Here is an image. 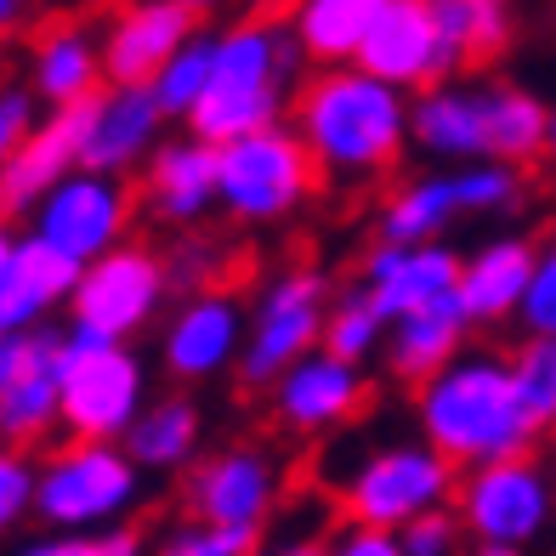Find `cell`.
I'll return each instance as SVG.
<instances>
[{
  "label": "cell",
  "mask_w": 556,
  "mask_h": 556,
  "mask_svg": "<svg viewBox=\"0 0 556 556\" xmlns=\"http://www.w3.org/2000/svg\"><path fill=\"white\" fill-rule=\"evenodd\" d=\"M262 556H330V540H313V534H290V540L267 545Z\"/></svg>",
  "instance_id": "cell-44"
},
{
  "label": "cell",
  "mask_w": 556,
  "mask_h": 556,
  "mask_svg": "<svg viewBox=\"0 0 556 556\" xmlns=\"http://www.w3.org/2000/svg\"><path fill=\"white\" fill-rule=\"evenodd\" d=\"M387 336H392V324L387 313L375 307V295L364 285H352L336 295V307H330V330H324V352H336L341 364H369L375 352H387Z\"/></svg>",
  "instance_id": "cell-32"
},
{
  "label": "cell",
  "mask_w": 556,
  "mask_h": 556,
  "mask_svg": "<svg viewBox=\"0 0 556 556\" xmlns=\"http://www.w3.org/2000/svg\"><path fill=\"white\" fill-rule=\"evenodd\" d=\"M40 125H46V114H40V97L29 86H7V91H0V160L17 154Z\"/></svg>",
  "instance_id": "cell-41"
},
{
  "label": "cell",
  "mask_w": 556,
  "mask_h": 556,
  "mask_svg": "<svg viewBox=\"0 0 556 556\" xmlns=\"http://www.w3.org/2000/svg\"><path fill=\"white\" fill-rule=\"evenodd\" d=\"M352 68H364V74H375V80L397 86L403 97L448 86L454 58L443 46L438 12L426 7V0H375V23H369L364 52H358Z\"/></svg>",
  "instance_id": "cell-15"
},
{
  "label": "cell",
  "mask_w": 556,
  "mask_h": 556,
  "mask_svg": "<svg viewBox=\"0 0 556 556\" xmlns=\"http://www.w3.org/2000/svg\"><path fill=\"white\" fill-rule=\"evenodd\" d=\"M460 534H466L460 517H454V511H438V517L415 522L409 534H397V540H403V551H409V556H454V551H460Z\"/></svg>",
  "instance_id": "cell-42"
},
{
  "label": "cell",
  "mask_w": 556,
  "mask_h": 556,
  "mask_svg": "<svg viewBox=\"0 0 556 556\" xmlns=\"http://www.w3.org/2000/svg\"><path fill=\"white\" fill-rule=\"evenodd\" d=\"M454 199H460V216L511 211L517 199H522V176H517V165L477 160V165H466V170H454Z\"/></svg>",
  "instance_id": "cell-34"
},
{
  "label": "cell",
  "mask_w": 556,
  "mask_h": 556,
  "mask_svg": "<svg viewBox=\"0 0 556 556\" xmlns=\"http://www.w3.org/2000/svg\"><path fill=\"white\" fill-rule=\"evenodd\" d=\"M137 188L125 176H97V170H74L68 182L46 199L29 216V233L40 244H52L58 256L74 267H91L114 256L119 244H131V222H137Z\"/></svg>",
  "instance_id": "cell-12"
},
{
  "label": "cell",
  "mask_w": 556,
  "mask_h": 556,
  "mask_svg": "<svg viewBox=\"0 0 556 556\" xmlns=\"http://www.w3.org/2000/svg\"><path fill=\"white\" fill-rule=\"evenodd\" d=\"M278 500H285V466L262 443H227V448L205 454L182 483V505L193 522L250 534V540H262Z\"/></svg>",
  "instance_id": "cell-11"
},
{
  "label": "cell",
  "mask_w": 556,
  "mask_h": 556,
  "mask_svg": "<svg viewBox=\"0 0 556 556\" xmlns=\"http://www.w3.org/2000/svg\"><path fill=\"white\" fill-rule=\"evenodd\" d=\"M199 29L205 23H199V7H188V0H137V7H119L103 29L109 86H154Z\"/></svg>",
  "instance_id": "cell-16"
},
{
  "label": "cell",
  "mask_w": 556,
  "mask_h": 556,
  "mask_svg": "<svg viewBox=\"0 0 556 556\" xmlns=\"http://www.w3.org/2000/svg\"><path fill=\"white\" fill-rule=\"evenodd\" d=\"M415 426L460 471L528 460L540 438V426L517 392L511 352H494V346H466L443 375L415 387Z\"/></svg>",
  "instance_id": "cell-2"
},
{
  "label": "cell",
  "mask_w": 556,
  "mask_h": 556,
  "mask_svg": "<svg viewBox=\"0 0 556 556\" xmlns=\"http://www.w3.org/2000/svg\"><path fill=\"white\" fill-rule=\"evenodd\" d=\"M489 109V160L500 165H528L551 148V103H540L517 80H489L483 86Z\"/></svg>",
  "instance_id": "cell-28"
},
{
  "label": "cell",
  "mask_w": 556,
  "mask_h": 556,
  "mask_svg": "<svg viewBox=\"0 0 556 556\" xmlns=\"http://www.w3.org/2000/svg\"><path fill=\"white\" fill-rule=\"evenodd\" d=\"M17 556H142V540L131 528H119V534H40Z\"/></svg>",
  "instance_id": "cell-39"
},
{
  "label": "cell",
  "mask_w": 556,
  "mask_h": 556,
  "mask_svg": "<svg viewBox=\"0 0 556 556\" xmlns=\"http://www.w3.org/2000/svg\"><path fill=\"white\" fill-rule=\"evenodd\" d=\"M80 148H86V109L68 114H46V125L0 160V211L7 216H35L74 170H80Z\"/></svg>",
  "instance_id": "cell-23"
},
{
  "label": "cell",
  "mask_w": 556,
  "mask_h": 556,
  "mask_svg": "<svg viewBox=\"0 0 556 556\" xmlns=\"http://www.w3.org/2000/svg\"><path fill=\"white\" fill-rule=\"evenodd\" d=\"M216 267H222L216 244H211V239H199V233L176 239V244L165 250L170 290H182V301H188V295H205V290H222V285H216Z\"/></svg>",
  "instance_id": "cell-36"
},
{
  "label": "cell",
  "mask_w": 556,
  "mask_h": 556,
  "mask_svg": "<svg viewBox=\"0 0 556 556\" xmlns=\"http://www.w3.org/2000/svg\"><path fill=\"white\" fill-rule=\"evenodd\" d=\"M540 250L534 239L522 233H500L489 244H477L466 267H460V307L471 324H505L522 313L528 285H534V267H540Z\"/></svg>",
  "instance_id": "cell-24"
},
{
  "label": "cell",
  "mask_w": 556,
  "mask_h": 556,
  "mask_svg": "<svg viewBox=\"0 0 556 556\" xmlns=\"http://www.w3.org/2000/svg\"><path fill=\"white\" fill-rule=\"evenodd\" d=\"M170 295V273H165V250L154 244H119L114 256L91 262L80 273V290L68 301V330L103 336L114 346H131V336H142L154 313Z\"/></svg>",
  "instance_id": "cell-9"
},
{
  "label": "cell",
  "mask_w": 556,
  "mask_h": 556,
  "mask_svg": "<svg viewBox=\"0 0 556 556\" xmlns=\"http://www.w3.org/2000/svg\"><path fill=\"white\" fill-rule=\"evenodd\" d=\"M244 341H250V307L233 290H205L176 301V313L160 330V364L170 381H216V375L244 364Z\"/></svg>",
  "instance_id": "cell-14"
},
{
  "label": "cell",
  "mask_w": 556,
  "mask_h": 556,
  "mask_svg": "<svg viewBox=\"0 0 556 556\" xmlns=\"http://www.w3.org/2000/svg\"><path fill=\"white\" fill-rule=\"evenodd\" d=\"M290 131L324 182H381L415 148V97L364 68H313L290 109Z\"/></svg>",
  "instance_id": "cell-1"
},
{
  "label": "cell",
  "mask_w": 556,
  "mask_h": 556,
  "mask_svg": "<svg viewBox=\"0 0 556 556\" xmlns=\"http://www.w3.org/2000/svg\"><path fill=\"white\" fill-rule=\"evenodd\" d=\"M222 148L199 137H170L142 170V211L165 227H199L211 211H222Z\"/></svg>",
  "instance_id": "cell-22"
},
{
  "label": "cell",
  "mask_w": 556,
  "mask_h": 556,
  "mask_svg": "<svg viewBox=\"0 0 556 556\" xmlns=\"http://www.w3.org/2000/svg\"><path fill=\"white\" fill-rule=\"evenodd\" d=\"M318 165L301 148L290 125H273L244 142L222 148V216H233L239 227H273L290 222L307 199L318 193Z\"/></svg>",
  "instance_id": "cell-8"
},
{
  "label": "cell",
  "mask_w": 556,
  "mask_h": 556,
  "mask_svg": "<svg viewBox=\"0 0 556 556\" xmlns=\"http://www.w3.org/2000/svg\"><path fill=\"white\" fill-rule=\"evenodd\" d=\"M415 148L426 160H443L454 170H466L477 160H489V109L483 86L448 80L415 97Z\"/></svg>",
  "instance_id": "cell-25"
},
{
  "label": "cell",
  "mask_w": 556,
  "mask_h": 556,
  "mask_svg": "<svg viewBox=\"0 0 556 556\" xmlns=\"http://www.w3.org/2000/svg\"><path fill=\"white\" fill-rule=\"evenodd\" d=\"M199 438H205L199 403L188 392H165V397L148 403V415L137 420V432L125 438V448H131V460L142 471H182V466H193Z\"/></svg>",
  "instance_id": "cell-30"
},
{
  "label": "cell",
  "mask_w": 556,
  "mask_h": 556,
  "mask_svg": "<svg viewBox=\"0 0 556 556\" xmlns=\"http://www.w3.org/2000/svg\"><path fill=\"white\" fill-rule=\"evenodd\" d=\"M68 330L46 324L29 336H0V432L12 448L40 443L63 426Z\"/></svg>",
  "instance_id": "cell-13"
},
{
  "label": "cell",
  "mask_w": 556,
  "mask_h": 556,
  "mask_svg": "<svg viewBox=\"0 0 556 556\" xmlns=\"http://www.w3.org/2000/svg\"><path fill=\"white\" fill-rule=\"evenodd\" d=\"M454 517L477 545H505L528 551L556 517V483L551 466L528 460H500L483 471H460V494H454Z\"/></svg>",
  "instance_id": "cell-10"
},
{
  "label": "cell",
  "mask_w": 556,
  "mask_h": 556,
  "mask_svg": "<svg viewBox=\"0 0 556 556\" xmlns=\"http://www.w3.org/2000/svg\"><path fill=\"white\" fill-rule=\"evenodd\" d=\"M142 466L125 443H58L40 460L35 522L46 534H119L142 505Z\"/></svg>",
  "instance_id": "cell-5"
},
{
  "label": "cell",
  "mask_w": 556,
  "mask_h": 556,
  "mask_svg": "<svg viewBox=\"0 0 556 556\" xmlns=\"http://www.w3.org/2000/svg\"><path fill=\"white\" fill-rule=\"evenodd\" d=\"M165 142L170 137H165V109H160L154 86H109L97 103H86L80 170L131 176V170H148V160Z\"/></svg>",
  "instance_id": "cell-17"
},
{
  "label": "cell",
  "mask_w": 556,
  "mask_h": 556,
  "mask_svg": "<svg viewBox=\"0 0 556 556\" xmlns=\"http://www.w3.org/2000/svg\"><path fill=\"white\" fill-rule=\"evenodd\" d=\"M471 556H522V551H505V545H477Z\"/></svg>",
  "instance_id": "cell-45"
},
{
  "label": "cell",
  "mask_w": 556,
  "mask_h": 556,
  "mask_svg": "<svg viewBox=\"0 0 556 556\" xmlns=\"http://www.w3.org/2000/svg\"><path fill=\"white\" fill-rule=\"evenodd\" d=\"M460 267L466 256H454L448 244H381L375 239L364 250L358 285L375 295L387 324H397V318H415L426 307H438V301L460 295Z\"/></svg>",
  "instance_id": "cell-20"
},
{
  "label": "cell",
  "mask_w": 556,
  "mask_h": 556,
  "mask_svg": "<svg viewBox=\"0 0 556 556\" xmlns=\"http://www.w3.org/2000/svg\"><path fill=\"white\" fill-rule=\"evenodd\" d=\"M273 403V420L295 438H324V432H341L364 415L369 403V381L358 364H341L336 352H313L301 358L285 381L267 392Z\"/></svg>",
  "instance_id": "cell-19"
},
{
  "label": "cell",
  "mask_w": 556,
  "mask_h": 556,
  "mask_svg": "<svg viewBox=\"0 0 556 556\" xmlns=\"http://www.w3.org/2000/svg\"><path fill=\"white\" fill-rule=\"evenodd\" d=\"M511 369H517V392L528 403L534 426H556V341H522L511 352Z\"/></svg>",
  "instance_id": "cell-35"
},
{
  "label": "cell",
  "mask_w": 556,
  "mask_h": 556,
  "mask_svg": "<svg viewBox=\"0 0 556 556\" xmlns=\"http://www.w3.org/2000/svg\"><path fill=\"white\" fill-rule=\"evenodd\" d=\"M80 273L52 244H40L29 227L0 239V336H29L46 330V318L68 307L80 290Z\"/></svg>",
  "instance_id": "cell-18"
},
{
  "label": "cell",
  "mask_w": 556,
  "mask_h": 556,
  "mask_svg": "<svg viewBox=\"0 0 556 556\" xmlns=\"http://www.w3.org/2000/svg\"><path fill=\"white\" fill-rule=\"evenodd\" d=\"M545 160H556V103H551V148H545Z\"/></svg>",
  "instance_id": "cell-46"
},
{
  "label": "cell",
  "mask_w": 556,
  "mask_h": 556,
  "mask_svg": "<svg viewBox=\"0 0 556 556\" xmlns=\"http://www.w3.org/2000/svg\"><path fill=\"white\" fill-rule=\"evenodd\" d=\"M375 23V0H301L290 12V29L307 63L318 68H352L364 52V35Z\"/></svg>",
  "instance_id": "cell-29"
},
{
  "label": "cell",
  "mask_w": 556,
  "mask_h": 556,
  "mask_svg": "<svg viewBox=\"0 0 556 556\" xmlns=\"http://www.w3.org/2000/svg\"><path fill=\"white\" fill-rule=\"evenodd\" d=\"M154 556H262L250 534H227V528H211V522H176L170 534L160 540Z\"/></svg>",
  "instance_id": "cell-37"
},
{
  "label": "cell",
  "mask_w": 556,
  "mask_h": 556,
  "mask_svg": "<svg viewBox=\"0 0 556 556\" xmlns=\"http://www.w3.org/2000/svg\"><path fill=\"white\" fill-rule=\"evenodd\" d=\"M454 494H460V466L443 460L426 438L364 448L358 460H346L336 483L341 517L358 528H381V534H409L415 522L454 511Z\"/></svg>",
  "instance_id": "cell-4"
},
{
  "label": "cell",
  "mask_w": 556,
  "mask_h": 556,
  "mask_svg": "<svg viewBox=\"0 0 556 556\" xmlns=\"http://www.w3.org/2000/svg\"><path fill=\"white\" fill-rule=\"evenodd\" d=\"M148 369L137 346H114L103 336L68 330L63 375V432L74 443H125L148 415Z\"/></svg>",
  "instance_id": "cell-7"
},
{
  "label": "cell",
  "mask_w": 556,
  "mask_h": 556,
  "mask_svg": "<svg viewBox=\"0 0 556 556\" xmlns=\"http://www.w3.org/2000/svg\"><path fill=\"white\" fill-rule=\"evenodd\" d=\"M336 278L313 267V262H295L285 273H273L267 285L250 301V341H244V387H278L285 375L324 352V330H330V307H336Z\"/></svg>",
  "instance_id": "cell-6"
},
{
  "label": "cell",
  "mask_w": 556,
  "mask_h": 556,
  "mask_svg": "<svg viewBox=\"0 0 556 556\" xmlns=\"http://www.w3.org/2000/svg\"><path fill=\"white\" fill-rule=\"evenodd\" d=\"M330 556H409L397 534H381V528H358V522H341L330 534Z\"/></svg>",
  "instance_id": "cell-43"
},
{
  "label": "cell",
  "mask_w": 556,
  "mask_h": 556,
  "mask_svg": "<svg viewBox=\"0 0 556 556\" xmlns=\"http://www.w3.org/2000/svg\"><path fill=\"white\" fill-rule=\"evenodd\" d=\"M551 483H556V454H551Z\"/></svg>",
  "instance_id": "cell-47"
},
{
  "label": "cell",
  "mask_w": 556,
  "mask_h": 556,
  "mask_svg": "<svg viewBox=\"0 0 556 556\" xmlns=\"http://www.w3.org/2000/svg\"><path fill=\"white\" fill-rule=\"evenodd\" d=\"M466 336H471V318L460 307V295L438 301V307H426L415 318H397L392 324V336H387V369L397 375V381L426 387L432 375H443L466 352Z\"/></svg>",
  "instance_id": "cell-26"
},
{
  "label": "cell",
  "mask_w": 556,
  "mask_h": 556,
  "mask_svg": "<svg viewBox=\"0 0 556 556\" xmlns=\"http://www.w3.org/2000/svg\"><path fill=\"white\" fill-rule=\"evenodd\" d=\"M211 68H216V29H199L182 52H176V63L154 80L165 119H193V109L205 103V91H211Z\"/></svg>",
  "instance_id": "cell-33"
},
{
  "label": "cell",
  "mask_w": 556,
  "mask_h": 556,
  "mask_svg": "<svg viewBox=\"0 0 556 556\" xmlns=\"http://www.w3.org/2000/svg\"><path fill=\"white\" fill-rule=\"evenodd\" d=\"M438 12V29H443V46L454 68L460 63H494L505 58L511 46V12L500 0H432Z\"/></svg>",
  "instance_id": "cell-31"
},
{
  "label": "cell",
  "mask_w": 556,
  "mask_h": 556,
  "mask_svg": "<svg viewBox=\"0 0 556 556\" xmlns=\"http://www.w3.org/2000/svg\"><path fill=\"white\" fill-rule=\"evenodd\" d=\"M454 216H460L454 170H420V176H409V182H397L387 193L375 233H381V244H443Z\"/></svg>",
  "instance_id": "cell-27"
},
{
  "label": "cell",
  "mask_w": 556,
  "mask_h": 556,
  "mask_svg": "<svg viewBox=\"0 0 556 556\" xmlns=\"http://www.w3.org/2000/svg\"><path fill=\"white\" fill-rule=\"evenodd\" d=\"M517 324L528 330V341H556V244L540 250V267H534V285H528Z\"/></svg>",
  "instance_id": "cell-40"
},
{
  "label": "cell",
  "mask_w": 556,
  "mask_h": 556,
  "mask_svg": "<svg viewBox=\"0 0 556 556\" xmlns=\"http://www.w3.org/2000/svg\"><path fill=\"white\" fill-rule=\"evenodd\" d=\"M301 63H307V52H301L290 17H239L227 29H216L211 91L193 109L188 137L227 148V142L285 125V109H295L301 86H307Z\"/></svg>",
  "instance_id": "cell-3"
},
{
  "label": "cell",
  "mask_w": 556,
  "mask_h": 556,
  "mask_svg": "<svg viewBox=\"0 0 556 556\" xmlns=\"http://www.w3.org/2000/svg\"><path fill=\"white\" fill-rule=\"evenodd\" d=\"M35 500H40V460H29L23 448L0 454V522L17 528L23 517H35Z\"/></svg>",
  "instance_id": "cell-38"
},
{
  "label": "cell",
  "mask_w": 556,
  "mask_h": 556,
  "mask_svg": "<svg viewBox=\"0 0 556 556\" xmlns=\"http://www.w3.org/2000/svg\"><path fill=\"white\" fill-rule=\"evenodd\" d=\"M29 86L46 114L86 109L109 91V63H103V35L74 17H52L29 46Z\"/></svg>",
  "instance_id": "cell-21"
}]
</instances>
